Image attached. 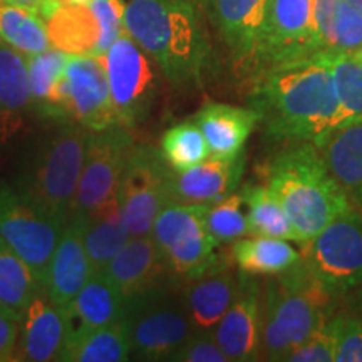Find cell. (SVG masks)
<instances>
[{
	"label": "cell",
	"instance_id": "19",
	"mask_svg": "<svg viewBox=\"0 0 362 362\" xmlns=\"http://www.w3.org/2000/svg\"><path fill=\"white\" fill-rule=\"evenodd\" d=\"M84 232L86 220L71 216L62 228L61 238L42 280L44 292L62 310L67 309L90 277Z\"/></svg>",
	"mask_w": 362,
	"mask_h": 362
},
{
	"label": "cell",
	"instance_id": "15",
	"mask_svg": "<svg viewBox=\"0 0 362 362\" xmlns=\"http://www.w3.org/2000/svg\"><path fill=\"white\" fill-rule=\"evenodd\" d=\"M315 52L314 0H269L262 69Z\"/></svg>",
	"mask_w": 362,
	"mask_h": 362
},
{
	"label": "cell",
	"instance_id": "9",
	"mask_svg": "<svg viewBox=\"0 0 362 362\" xmlns=\"http://www.w3.org/2000/svg\"><path fill=\"white\" fill-rule=\"evenodd\" d=\"M133 148V136L121 124L89 131L71 216L88 220L117 202V189Z\"/></svg>",
	"mask_w": 362,
	"mask_h": 362
},
{
	"label": "cell",
	"instance_id": "27",
	"mask_svg": "<svg viewBox=\"0 0 362 362\" xmlns=\"http://www.w3.org/2000/svg\"><path fill=\"white\" fill-rule=\"evenodd\" d=\"M131 359L128 317L62 344L56 361L124 362Z\"/></svg>",
	"mask_w": 362,
	"mask_h": 362
},
{
	"label": "cell",
	"instance_id": "16",
	"mask_svg": "<svg viewBox=\"0 0 362 362\" xmlns=\"http://www.w3.org/2000/svg\"><path fill=\"white\" fill-rule=\"evenodd\" d=\"M215 24L242 71L262 67L269 0H211Z\"/></svg>",
	"mask_w": 362,
	"mask_h": 362
},
{
	"label": "cell",
	"instance_id": "46",
	"mask_svg": "<svg viewBox=\"0 0 362 362\" xmlns=\"http://www.w3.org/2000/svg\"><path fill=\"white\" fill-rule=\"evenodd\" d=\"M352 54H354V56H356L357 59H359V61L362 62V47H361V49H357V51H356V52H352Z\"/></svg>",
	"mask_w": 362,
	"mask_h": 362
},
{
	"label": "cell",
	"instance_id": "10",
	"mask_svg": "<svg viewBox=\"0 0 362 362\" xmlns=\"http://www.w3.org/2000/svg\"><path fill=\"white\" fill-rule=\"evenodd\" d=\"M101 59L117 121L128 129L136 128L146 121L155 106L158 96L156 64L126 30Z\"/></svg>",
	"mask_w": 362,
	"mask_h": 362
},
{
	"label": "cell",
	"instance_id": "18",
	"mask_svg": "<svg viewBox=\"0 0 362 362\" xmlns=\"http://www.w3.org/2000/svg\"><path fill=\"white\" fill-rule=\"evenodd\" d=\"M66 74L71 86V116L76 124L90 133L119 124L101 56H69Z\"/></svg>",
	"mask_w": 362,
	"mask_h": 362
},
{
	"label": "cell",
	"instance_id": "42",
	"mask_svg": "<svg viewBox=\"0 0 362 362\" xmlns=\"http://www.w3.org/2000/svg\"><path fill=\"white\" fill-rule=\"evenodd\" d=\"M79 2H86V0H44L42 4V11H40V17L47 19L51 13L56 11V8L62 7V6H71V4H79Z\"/></svg>",
	"mask_w": 362,
	"mask_h": 362
},
{
	"label": "cell",
	"instance_id": "12",
	"mask_svg": "<svg viewBox=\"0 0 362 362\" xmlns=\"http://www.w3.org/2000/svg\"><path fill=\"white\" fill-rule=\"evenodd\" d=\"M170 171L160 149L134 144L117 189V205L131 237L149 235L158 214L171 202Z\"/></svg>",
	"mask_w": 362,
	"mask_h": 362
},
{
	"label": "cell",
	"instance_id": "22",
	"mask_svg": "<svg viewBox=\"0 0 362 362\" xmlns=\"http://www.w3.org/2000/svg\"><path fill=\"white\" fill-rule=\"evenodd\" d=\"M205 136L210 156L233 160L243 153V148L259 126V115L250 106H233L225 103H206L193 117Z\"/></svg>",
	"mask_w": 362,
	"mask_h": 362
},
{
	"label": "cell",
	"instance_id": "32",
	"mask_svg": "<svg viewBox=\"0 0 362 362\" xmlns=\"http://www.w3.org/2000/svg\"><path fill=\"white\" fill-rule=\"evenodd\" d=\"M0 42L33 56L51 47L45 22L37 13L0 0Z\"/></svg>",
	"mask_w": 362,
	"mask_h": 362
},
{
	"label": "cell",
	"instance_id": "41",
	"mask_svg": "<svg viewBox=\"0 0 362 362\" xmlns=\"http://www.w3.org/2000/svg\"><path fill=\"white\" fill-rule=\"evenodd\" d=\"M19 320L0 307V362L17 361Z\"/></svg>",
	"mask_w": 362,
	"mask_h": 362
},
{
	"label": "cell",
	"instance_id": "5",
	"mask_svg": "<svg viewBox=\"0 0 362 362\" xmlns=\"http://www.w3.org/2000/svg\"><path fill=\"white\" fill-rule=\"evenodd\" d=\"M88 136L79 124L62 126L40 144L17 178V192L61 225L72 215Z\"/></svg>",
	"mask_w": 362,
	"mask_h": 362
},
{
	"label": "cell",
	"instance_id": "38",
	"mask_svg": "<svg viewBox=\"0 0 362 362\" xmlns=\"http://www.w3.org/2000/svg\"><path fill=\"white\" fill-rule=\"evenodd\" d=\"M362 47V13L341 0L334 21V51L356 52Z\"/></svg>",
	"mask_w": 362,
	"mask_h": 362
},
{
	"label": "cell",
	"instance_id": "20",
	"mask_svg": "<svg viewBox=\"0 0 362 362\" xmlns=\"http://www.w3.org/2000/svg\"><path fill=\"white\" fill-rule=\"evenodd\" d=\"M245 171V155L233 160L208 156L200 165L185 171H170V200L192 205H208L240 187Z\"/></svg>",
	"mask_w": 362,
	"mask_h": 362
},
{
	"label": "cell",
	"instance_id": "26",
	"mask_svg": "<svg viewBox=\"0 0 362 362\" xmlns=\"http://www.w3.org/2000/svg\"><path fill=\"white\" fill-rule=\"evenodd\" d=\"M30 110L27 57L0 42V141L6 143L24 128Z\"/></svg>",
	"mask_w": 362,
	"mask_h": 362
},
{
	"label": "cell",
	"instance_id": "17",
	"mask_svg": "<svg viewBox=\"0 0 362 362\" xmlns=\"http://www.w3.org/2000/svg\"><path fill=\"white\" fill-rule=\"evenodd\" d=\"M214 336L230 362L262 361V285L257 277L240 274L237 297Z\"/></svg>",
	"mask_w": 362,
	"mask_h": 362
},
{
	"label": "cell",
	"instance_id": "6",
	"mask_svg": "<svg viewBox=\"0 0 362 362\" xmlns=\"http://www.w3.org/2000/svg\"><path fill=\"white\" fill-rule=\"evenodd\" d=\"M206 205L170 202L163 206L149 235L181 285L226 265L216 253L218 242L206 226Z\"/></svg>",
	"mask_w": 362,
	"mask_h": 362
},
{
	"label": "cell",
	"instance_id": "3",
	"mask_svg": "<svg viewBox=\"0 0 362 362\" xmlns=\"http://www.w3.org/2000/svg\"><path fill=\"white\" fill-rule=\"evenodd\" d=\"M267 188L287 211L300 238L298 243L356 208L314 141H292L282 149L267 171Z\"/></svg>",
	"mask_w": 362,
	"mask_h": 362
},
{
	"label": "cell",
	"instance_id": "30",
	"mask_svg": "<svg viewBox=\"0 0 362 362\" xmlns=\"http://www.w3.org/2000/svg\"><path fill=\"white\" fill-rule=\"evenodd\" d=\"M247 208L248 237H269L300 242L287 211L267 187L248 185L242 189Z\"/></svg>",
	"mask_w": 362,
	"mask_h": 362
},
{
	"label": "cell",
	"instance_id": "44",
	"mask_svg": "<svg viewBox=\"0 0 362 362\" xmlns=\"http://www.w3.org/2000/svg\"><path fill=\"white\" fill-rule=\"evenodd\" d=\"M346 2L362 13V0H346Z\"/></svg>",
	"mask_w": 362,
	"mask_h": 362
},
{
	"label": "cell",
	"instance_id": "14",
	"mask_svg": "<svg viewBox=\"0 0 362 362\" xmlns=\"http://www.w3.org/2000/svg\"><path fill=\"white\" fill-rule=\"evenodd\" d=\"M104 274L123 297L128 309L149 297L181 285L171 275L151 235L131 237L112 257Z\"/></svg>",
	"mask_w": 362,
	"mask_h": 362
},
{
	"label": "cell",
	"instance_id": "25",
	"mask_svg": "<svg viewBox=\"0 0 362 362\" xmlns=\"http://www.w3.org/2000/svg\"><path fill=\"white\" fill-rule=\"evenodd\" d=\"M314 143L352 205L362 210V121L329 131Z\"/></svg>",
	"mask_w": 362,
	"mask_h": 362
},
{
	"label": "cell",
	"instance_id": "37",
	"mask_svg": "<svg viewBox=\"0 0 362 362\" xmlns=\"http://www.w3.org/2000/svg\"><path fill=\"white\" fill-rule=\"evenodd\" d=\"M325 325L334 337L336 362H362V317L334 312Z\"/></svg>",
	"mask_w": 362,
	"mask_h": 362
},
{
	"label": "cell",
	"instance_id": "39",
	"mask_svg": "<svg viewBox=\"0 0 362 362\" xmlns=\"http://www.w3.org/2000/svg\"><path fill=\"white\" fill-rule=\"evenodd\" d=\"M175 362H230L216 342L214 332H193L173 352Z\"/></svg>",
	"mask_w": 362,
	"mask_h": 362
},
{
	"label": "cell",
	"instance_id": "13",
	"mask_svg": "<svg viewBox=\"0 0 362 362\" xmlns=\"http://www.w3.org/2000/svg\"><path fill=\"white\" fill-rule=\"evenodd\" d=\"M62 228L64 225L42 214L16 187L0 183V240L33 269L40 287Z\"/></svg>",
	"mask_w": 362,
	"mask_h": 362
},
{
	"label": "cell",
	"instance_id": "31",
	"mask_svg": "<svg viewBox=\"0 0 362 362\" xmlns=\"http://www.w3.org/2000/svg\"><path fill=\"white\" fill-rule=\"evenodd\" d=\"M39 291L40 282L33 269L0 240V307L21 320Z\"/></svg>",
	"mask_w": 362,
	"mask_h": 362
},
{
	"label": "cell",
	"instance_id": "21",
	"mask_svg": "<svg viewBox=\"0 0 362 362\" xmlns=\"http://www.w3.org/2000/svg\"><path fill=\"white\" fill-rule=\"evenodd\" d=\"M66 336L64 310L57 307L44 288L33 297L19 320L17 361H56Z\"/></svg>",
	"mask_w": 362,
	"mask_h": 362
},
{
	"label": "cell",
	"instance_id": "35",
	"mask_svg": "<svg viewBox=\"0 0 362 362\" xmlns=\"http://www.w3.org/2000/svg\"><path fill=\"white\" fill-rule=\"evenodd\" d=\"M206 226L218 245L248 237V220L242 192L230 193L206 205Z\"/></svg>",
	"mask_w": 362,
	"mask_h": 362
},
{
	"label": "cell",
	"instance_id": "45",
	"mask_svg": "<svg viewBox=\"0 0 362 362\" xmlns=\"http://www.w3.org/2000/svg\"><path fill=\"white\" fill-rule=\"evenodd\" d=\"M357 307H359V315L362 317V285L359 287V296H357Z\"/></svg>",
	"mask_w": 362,
	"mask_h": 362
},
{
	"label": "cell",
	"instance_id": "43",
	"mask_svg": "<svg viewBox=\"0 0 362 362\" xmlns=\"http://www.w3.org/2000/svg\"><path fill=\"white\" fill-rule=\"evenodd\" d=\"M8 4H13V6H19L22 8H27V11L37 13L40 17V11H42L44 0H6Z\"/></svg>",
	"mask_w": 362,
	"mask_h": 362
},
{
	"label": "cell",
	"instance_id": "8",
	"mask_svg": "<svg viewBox=\"0 0 362 362\" xmlns=\"http://www.w3.org/2000/svg\"><path fill=\"white\" fill-rule=\"evenodd\" d=\"M123 0H86L62 6L45 22L51 47L67 56L99 57L124 30Z\"/></svg>",
	"mask_w": 362,
	"mask_h": 362
},
{
	"label": "cell",
	"instance_id": "28",
	"mask_svg": "<svg viewBox=\"0 0 362 362\" xmlns=\"http://www.w3.org/2000/svg\"><path fill=\"white\" fill-rule=\"evenodd\" d=\"M232 260L237 272L250 277H272L282 274L300 260V250L288 240L243 237L232 245Z\"/></svg>",
	"mask_w": 362,
	"mask_h": 362
},
{
	"label": "cell",
	"instance_id": "7",
	"mask_svg": "<svg viewBox=\"0 0 362 362\" xmlns=\"http://www.w3.org/2000/svg\"><path fill=\"white\" fill-rule=\"evenodd\" d=\"M300 260L334 298L362 285V210L352 208L300 243Z\"/></svg>",
	"mask_w": 362,
	"mask_h": 362
},
{
	"label": "cell",
	"instance_id": "40",
	"mask_svg": "<svg viewBox=\"0 0 362 362\" xmlns=\"http://www.w3.org/2000/svg\"><path fill=\"white\" fill-rule=\"evenodd\" d=\"M336 361V346L327 325L315 330L305 341L288 352L285 362H334Z\"/></svg>",
	"mask_w": 362,
	"mask_h": 362
},
{
	"label": "cell",
	"instance_id": "33",
	"mask_svg": "<svg viewBox=\"0 0 362 362\" xmlns=\"http://www.w3.org/2000/svg\"><path fill=\"white\" fill-rule=\"evenodd\" d=\"M330 67L344 126L362 121V62L352 52L320 51Z\"/></svg>",
	"mask_w": 362,
	"mask_h": 362
},
{
	"label": "cell",
	"instance_id": "24",
	"mask_svg": "<svg viewBox=\"0 0 362 362\" xmlns=\"http://www.w3.org/2000/svg\"><path fill=\"white\" fill-rule=\"evenodd\" d=\"M126 315L128 307L106 274H90L74 300L64 309V342L124 319Z\"/></svg>",
	"mask_w": 362,
	"mask_h": 362
},
{
	"label": "cell",
	"instance_id": "1",
	"mask_svg": "<svg viewBox=\"0 0 362 362\" xmlns=\"http://www.w3.org/2000/svg\"><path fill=\"white\" fill-rule=\"evenodd\" d=\"M248 104L259 115L265 133L284 141H317L344 126L322 52L264 67Z\"/></svg>",
	"mask_w": 362,
	"mask_h": 362
},
{
	"label": "cell",
	"instance_id": "36",
	"mask_svg": "<svg viewBox=\"0 0 362 362\" xmlns=\"http://www.w3.org/2000/svg\"><path fill=\"white\" fill-rule=\"evenodd\" d=\"M27 57V71H29V86H30V101H33V111L42 106L49 89L59 76L66 71L69 56L59 49L49 47L39 54H33Z\"/></svg>",
	"mask_w": 362,
	"mask_h": 362
},
{
	"label": "cell",
	"instance_id": "4",
	"mask_svg": "<svg viewBox=\"0 0 362 362\" xmlns=\"http://www.w3.org/2000/svg\"><path fill=\"white\" fill-rule=\"evenodd\" d=\"M262 285V361H284L288 352L324 327L336 298L298 260Z\"/></svg>",
	"mask_w": 362,
	"mask_h": 362
},
{
	"label": "cell",
	"instance_id": "34",
	"mask_svg": "<svg viewBox=\"0 0 362 362\" xmlns=\"http://www.w3.org/2000/svg\"><path fill=\"white\" fill-rule=\"evenodd\" d=\"M160 151L170 168L175 171L193 168L210 156L205 136L193 119L183 121L165 131Z\"/></svg>",
	"mask_w": 362,
	"mask_h": 362
},
{
	"label": "cell",
	"instance_id": "2",
	"mask_svg": "<svg viewBox=\"0 0 362 362\" xmlns=\"http://www.w3.org/2000/svg\"><path fill=\"white\" fill-rule=\"evenodd\" d=\"M124 30L170 84L197 88L206 78L211 47L192 0H129Z\"/></svg>",
	"mask_w": 362,
	"mask_h": 362
},
{
	"label": "cell",
	"instance_id": "11",
	"mask_svg": "<svg viewBox=\"0 0 362 362\" xmlns=\"http://www.w3.org/2000/svg\"><path fill=\"white\" fill-rule=\"evenodd\" d=\"M176 287L128 309L131 357L170 361L173 352L193 334L183 296Z\"/></svg>",
	"mask_w": 362,
	"mask_h": 362
},
{
	"label": "cell",
	"instance_id": "29",
	"mask_svg": "<svg viewBox=\"0 0 362 362\" xmlns=\"http://www.w3.org/2000/svg\"><path fill=\"white\" fill-rule=\"evenodd\" d=\"M131 238L117 202L86 220L84 243L90 274H103L124 243Z\"/></svg>",
	"mask_w": 362,
	"mask_h": 362
},
{
	"label": "cell",
	"instance_id": "23",
	"mask_svg": "<svg viewBox=\"0 0 362 362\" xmlns=\"http://www.w3.org/2000/svg\"><path fill=\"white\" fill-rule=\"evenodd\" d=\"M240 287V274L228 264L183 284L181 296L193 332H214L232 305Z\"/></svg>",
	"mask_w": 362,
	"mask_h": 362
}]
</instances>
